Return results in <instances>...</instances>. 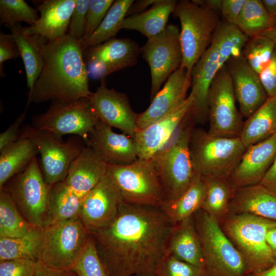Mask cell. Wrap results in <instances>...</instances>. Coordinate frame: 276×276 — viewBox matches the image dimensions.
Wrapping results in <instances>:
<instances>
[{"instance_id":"cell-32","label":"cell","mask_w":276,"mask_h":276,"mask_svg":"<svg viewBox=\"0 0 276 276\" xmlns=\"http://www.w3.org/2000/svg\"><path fill=\"white\" fill-rule=\"evenodd\" d=\"M205 192L203 179L195 173L189 187L181 195L175 200L165 201L160 207L175 225L201 209Z\"/></svg>"},{"instance_id":"cell-46","label":"cell","mask_w":276,"mask_h":276,"mask_svg":"<svg viewBox=\"0 0 276 276\" xmlns=\"http://www.w3.org/2000/svg\"><path fill=\"white\" fill-rule=\"evenodd\" d=\"M20 56L19 51L12 34L0 33V75L4 77L5 61Z\"/></svg>"},{"instance_id":"cell-33","label":"cell","mask_w":276,"mask_h":276,"mask_svg":"<svg viewBox=\"0 0 276 276\" xmlns=\"http://www.w3.org/2000/svg\"><path fill=\"white\" fill-rule=\"evenodd\" d=\"M43 238V229L36 227L19 237L0 238V261L15 259L38 261Z\"/></svg>"},{"instance_id":"cell-22","label":"cell","mask_w":276,"mask_h":276,"mask_svg":"<svg viewBox=\"0 0 276 276\" xmlns=\"http://www.w3.org/2000/svg\"><path fill=\"white\" fill-rule=\"evenodd\" d=\"M191 77L180 67L174 71L155 95L149 107L137 113V130L145 128L164 117L180 105L188 97Z\"/></svg>"},{"instance_id":"cell-56","label":"cell","mask_w":276,"mask_h":276,"mask_svg":"<svg viewBox=\"0 0 276 276\" xmlns=\"http://www.w3.org/2000/svg\"><path fill=\"white\" fill-rule=\"evenodd\" d=\"M250 276H276V262L267 269L260 272L251 273Z\"/></svg>"},{"instance_id":"cell-52","label":"cell","mask_w":276,"mask_h":276,"mask_svg":"<svg viewBox=\"0 0 276 276\" xmlns=\"http://www.w3.org/2000/svg\"><path fill=\"white\" fill-rule=\"evenodd\" d=\"M157 0H140L133 2L129 8L126 16L140 14L144 11L147 7L154 4Z\"/></svg>"},{"instance_id":"cell-25","label":"cell","mask_w":276,"mask_h":276,"mask_svg":"<svg viewBox=\"0 0 276 276\" xmlns=\"http://www.w3.org/2000/svg\"><path fill=\"white\" fill-rule=\"evenodd\" d=\"M77 0H44L36 5L40 16L29 27H24L30 35H38L49 41L65 36Z\"/></svg>"},{"instance_id":"cell-36","label":"cell","mask_w":276,"mask_h":276,"mask_svg":"<svg viewBox=\"0 0 276 276\" xmlns=\"http://www.w3.org/2000/svg\"><path fill=\"white\" fill-rule=\"evenodd\" d=\"M275 24L276 18L270 16L261 0H246L236 26L249 38L261 34Z\"/></svg>"},{"instance_id":"cell-7","label":"cell","mask_w":276,"mask_h":276,"mask_svg":"<svg viewBox=\"0 0 276 276\" xmlns=\"http://www.w3.org/2000/svg\"><path fill=\"white\" fill-rule=\"evenodd\" d=\"M208 276H243L244 261L236 247L220 228L219 223L202 210L194 215Z\"/></svg>"},{"instance_id":"cell-49","label":"cell","mask_w":276,"mask_h":276,"mask_svg":"<svg viewBox=\"0 0 276 276\" xmlns=\"http://www.w3.org/2000/svg\"><path fill=\"white\" fill-rule=\"evenodd\" d=\"M246 2V0H222L220 12L224 21L236 26L237 19Z\"/></svg>"},{"instance_id":"cell-15","label":"cell","mask_w":276,"mask_h":276,"mask_svg":"<svg viewBox=\"0 0 276 276\" xmlns=\"http://www.w3.org/2000/svg\"><path fill=\"white\" fill-rule=\"evenodd\" d=\"M141 48L129 38H111L83 50L89 78L102 79L111 73L133 66L137 62Z\"/></svg>"},{"instance_id":"cell-11","label":"cell","mask_w":276,"mask_h":276,"mask_svg":"<svg viewBox=\"0 0 276 276\" xmlns=\"http://www.w3.org/2000/svg\"><path fill=\"white\" fill-rule=\"evenodd\" d=\"M99 122L89 99L81 98L70 102L52 101L45 112L33 118L32 126L59 140L63 135L75 134L86 142Z\"/></svg>"},{"instance_id":"cell-18","label":"cell","mask_w":276,"mask_h":276,"mask_svg":"<svg viewBox=\"0 0 276 276\" xmlns=\"http://www.w3.org/2000/svg\"><path fill=\"white\" fill-rule=\"evenodd\" d=\"M225 65L232 80L240 114L248 119L266 102L268 96L259 75L242 53L231 57Z\"/></svg>"},{"instance_id":"cell-40","label":"cell","mask_w":276,"mask_h":276,"mask_svg":"<svg viewBox=\"0 0 276 276\" xmlns=\"http://www.w3.org/2000/svg\"><path fill=\"white\" fill-rule=\"evenodd\" d=\"M38 10L30 6L24 0H1L0 23L13 26L25 21L30 26L38 19Z\"/></svg>"},{"instance_id":"cell-12","label":"cell","mask_w":276,"mask_h":276,"mask_svg":"<svg viewBox=\"0 0 276 276\" xmlns=\"http://www.w3.org/2000/svg\"><path fill=\"white\" fill-rule=\"evenodd\" d=\"M236 100L232 80L225 64L213 79L208 94L210 123L208 132L210 135L223 137L239 136L244 123L236 107Z\"/></svg>"},{"instance_id":"cell-35","label":"cell","mask_w":276,"mask_h":276,"mask_svg":"<svg viewBox=\"0 0 276 276\" xmlns=\"http://www.w3.org/2000/svg\"><path fill=\"white\" fill-rule=\"evenodd\" d=\"M206 192L201 210L215 218L219 223L229 214V204L234 190L228 180L203 179Z\"/></svg>"},{"instance_id":"cell-41","label":"cell","mask_w":276,"mask_h":276,"mask_svg":"<svg viewBox=\"0 0 276 276\" xmlns=\"http://www.w3.org/2000/svg\"><path fill=\"white\" fill-rule=\"evenodd\" d=\"M72 270L78 276H109L99 256L91 235Z\"/></svg>"},{"instance_id":"cell-5","label":"cell","mask_w":276,"mask_h":276,"mask_svg":"<svg viewBox=\"0 0 276 276\" xmlns=\"http://www.w3.org/2000/svg\"><path fill=\"white\" fill-rule=\"evenodd\" d=\"M275 222L246 213L228 214L223 220L222 229L241 254L247 272H260L276 262L266 238Z\"/></svg>"},{"instance_id":"cell-43","label":"cell","mask_w":276,"mask_h":276,"mask_svg":"<svg viewBox=\"0 0 276 276\" xmlns=\"http://www.w3.org/2000/svg\"><path fill=\"white\" fill-rule=\"evenodd\" d=\"M113 2V0H90L84 34L79 41L82 47L99 27Z\"/></svg>"},{"instance_id":"cell-54","label":"cell","mask_w":276,"mask_h":276,"mask_svg":"<svg viewBox=\"0 0 276 276\" xmlns=\"http://www.w3.org/2000/svg\"><path fill=\"white\" fill-rule=\"evenodd\" d=\"M193 1L217 13L220 12L222 0H193Z\"/></svg>"},{"instance_id":"cell-48","label":"cell","mask_w":276,"mask_h":276,"mask_svg":"<svg viewBox=\"0 0 276 276\" xmlns=\"http://www.w3.org/2000/svg\"><path fill=\"white\" fill-rule=\"evenodd\" d=\"M26 110L17 118L15 121L0 134V150L17 141L20 138L21 125L26 118Z\"/></svg>"},{"instance_id":"cell-24","label":"cell","mask_w":276,"mask_h":276,"mask_svg":"<svg viewBox=\"0 0 276 276\" xmlns=\"http://www.w3.org/2000/svg\"><path fill=\"white\" fill-rule=\"evenodd\" d=\"M107 166L102 157L87 145L72 163L64 182L82 199L106 175Z\"/></svg>"},{"instance_id":"cell-13","label":"cell","mask_w":276,"mask_h":276,"mask_svg":"<svg viewBox=\"0 0 276 276\" xmlns=\"http://www.w3.org/2000/svg\"><path fill=\"white\" fill-rule=\"evenodd\" d=\"M20 137L30 139L36 144L41 156L43 175L50 186L65 179L72 163L83 147L74 139L61 142L51 133L32 125L24 126Z\"/></svg>"},{"instance_id":"cell-27","label":"cell","mask_w":276,"mask_h":276,"mask_svg":"<svg viewBox=\"0 0 276 276\" xmlns=\"http://www.w3.org/2000/svg\"><path fill=\"white\" fill-rule=\"evenodd\" d=\"M194 215L173 226L166 254L204 269L202 248Z\"/></svg>"},{"instance_id":"cell-6","label":"cell","mask_w":276,"mask_h":276,"mask_svg":"<svg viewBox=\"0 0 276 276\" xmlns=\"http://www.w3.org/2000/svg\"><path fill=\"white\" fill-rule=\"evenodd\" d=\"M173 14L179 19L181 26L182 59L180 67L191 76L194 66L210 45L221 21L218 13L193 1L177 2Z\"/></svg>"},{"instance_id":"cell-39","label":"cell","mask_w":276,"mask_h":276,"mask_svg":"<svg viewBox=\"0 0 276 276\" xmlns=\"http://www.w3.org/2000/svg\"><path fill=\"white\" fill-rule=\"evenodd\" d=\"M275 45L268 37L259 35L248 38L241 53L250 66L259 75L269 61Z\"/></svg>"},{"instance_id":"cell-16","label":"cell","mask_w":276,"mask_h":276,"mask_svg":"<svg viewBox=\"0 0 276 276\" xmlns=\"http://www.w3.org/2000/svg\"><path fill=\"white\" fill-rule=\"evenodd\" d=\"M89 99L100 122L133 138L137 131V113L132 110L126 94L108 88L104 78Z\"/></svg>"},{"instance_id":"cell-23","label":"cell","mask_w":276,"mask_h":276,"mask_svg":"<svg viewBox=\"0 0 276 276\" xmlns=\"http://www.w3.org/2000/svg\"><path fill=\"white\" fill-rule=\"evenodd\" d=\"M86 143L108 164L127 165L138 159L137 151L133 138L124 133L114 132L111 127L100 121Z\"/></svg>"},{"instance_id":"cell-55","label":"cell","mask_w":276,"mask_h":276,"mask_svg":"<svg viewBox=\"0 0 276 276\" xmlns=\"http://www.w3.org/2000/svg\"><path fill=\"white\" fill-rule=\"evenodd\" d=\"M261 1L270 16L276 18V0H261Z\"/></svg>"},{"instance_id":"cell-57","label":"cell","mask_w":276,"mask_h":276,"mask_svg":"<svg viewBox=\"0 0 276 276\" xmlns=\"http://www.w3.org/2000/svg\"><path fill=\"white\" fill-rule=\"evenodd\" d=\"M260 35L268 37L276 44V24L273 27Z\"/></svg>"},{"instance_id":"cell-4","label":"cell","mask_w":276,"mask_h":276,"mask_svg":"<svg viewBox=\"0 0 276 276\" xmlns=\"http://www.w3.org/2000/svg\"><path fill=\"white\" fill-rule=\"evenodd\" d=\"M189 147L195 173L203 179L226 180L247 149L239 137L214 136L200 128L194 129Z\"/></svg>"},{"instance_id":"cell-17","label":"cell","mask_w":276,"mask_h":276,"mask_svg":"<svg viewBox=\"0 0 276 276\" xmlns=\"http://www.w3.org/2000/svg\"><path fill=\"white\" fill-rule=\"evenodd\" d=\"M220 54L218 37L215 31L210 45L191 72V93L194 98L191 110L196 124H204L208 120L209 88L218 72L228 60Z\"/></svg>"},{"instance_id":"cell-53","label":"cell","mask_w":276,"mask_h":276,"mask_svg":"<svg viewBox=\"0 0 276 276\" xmlns=\"http://www.w3.org/2000/svg\"><path fill=\"white\" fill-rule=\"evenodd\" d=\"M266 238L268 246L276 257V221L268 229Z\"/></svg>"},{"instance_id":"cell-19","label":"cell","mask_w":276,"mask_h":276,"mask_svg":"<svg viewBox=\"0 0 276 276\" xmlns=\"http://www.w3.org/2000/svg\"><path fill=\"white\" fill-rule=\"evenodd\" d=\"M194 99L193 94L190 93L171 112L145 128L137 131L133 139L136 145L139 159H150L170 140L191 110Z\"/></svg>"},{"instance_id":"cell-26","label":"cell","mask_w":276,"mask_h":276,"mask_svg":"<svg viewBox=\"0 0 276 276\" xmlns=\"http://www.w3.org/2000/svg\"><path fill=\"white\" fill-rule=\"evenodd\" d=\"M229 212L249 214L276 221V193L259 183L235 189Z\"/></svg>"},{"instance_id":"cell-38","label":"cell","mask_w":276,"mask_h":276,"mask_svg":"<svg viewBox=\"0 0 276 276\" xmlns=\"http://www.w3.org/2000/svg\"><path fill=\"white\" fill-rule=\"evenodd\" d=\"M133 2V0L114 1L99 27L82 45L83 50L114 38L121 30V23Z\"/></svg>"},{"instance_id":"cell-29","label":"cell","mask_w":276,"mask_h":276,"mask_svg":"<svg viewBox=\"0 0 276 276\" xmlns=\"http://www.w3.org/2000/svg\"><path fill=\"white\" fill-rule=\"evenodd\" d=\"M6 27L11 30L18 48L25 65L27 87L30 93L43 68L41 47L45 39L38 35L26 33L19 23Z\"/></svg>"},{"instance_id":"cell-34","label":"cell","mask_w":276,"mask_h":276,"mask_svg":"<svg viewBox=\"0 0 276 276\" xmlns=\"http://www.w3.org/2000/svg\"><path fill=\"white\" fill-rule=\"evenodd\" d=\"M82 200L67 187L64 180L53 185L50 190L46 226L79 217Z\"/></svg>"},{"instance_id":"cell-21","label":"cell","mask_w":276,"mask_h":276,"mask_svg":"<svg viewBox=\"0 0 276 276\" xmlns=\"http://www.w3.org/2000/svg\"><path fill=\"white\" fill-rule=\"evenodd\" d=\"M276 155V133L248 147L230 175L228 181L234 189L259 184Z\"/></svg>"},{"instance_id":"cell-30","label":"cell","mask_w":276,"mask_h":276,"mask_svg":"<svg viewBox=\"0 0 276 276\" xmlns=\"http://www.w3.org/2000/svg\"><path fill=\"white\" fill-rule=\"evenodd\" d=\"M0 152V189L11 178L22 171L39 153L34 142L22 137Z\"/></svg>"},{"instance_id":"cell-10","label":"cell","mask_w":276,"mask_h":276,"mask_svg":"<svg viewBox=\"0 0 276 276\" xmlns=\"http://www.w3.org/2000/svg\"><path fill=\"white\" fill-rule=\"evenodd\" d=\"M90 236L79 217L48 225L39 260L51 268L72 269Z\"/></svg>"},{"instance_id":"cell-37","label":"cell","mask_w":276,"mask_h":276,"mask_svg":"<svg viewBox=\"0 0 276 276\" xmlns=\"http://www.w3.org/2000/svg\"><path fill=\"white\" fill-rule=\"evenodd\" d=\"M34 227L22 217L8 191L0 189V238H16Z\"/></svg>"},{"instance_id":"cell-2","label":"cell","mask_w":276,"mask_h":276,"mask_svg":"<svg viewBox=\"0 0 276 276\" xmlns=\"http://www.w3.org/2000/svg\"><path fill=\"white\" fill-rule=\"evenodd\" d=\"M43 66L27 106L55 100L73 101L89 98L88 76L79 40L68 34L54 41L45 39L41 47Z\"/></svg>"},{"instance_id":"cell-8","label":"cell","mask_w":276,"mask_h":276,"mask_svg":"<svg viewBox=\"0 0 276 276\" xmlns=\"http://www.w3.org/2000/svg\"><path fill=\"white\" fill-rule=\"evenodd\" d=\"M107 175L125 202L161 206L166 201L157 173L150 159L124 165L108 164Z\"/></svg>"},{"instance_id":"cell-51","label":"cell","mask_w":276,"mask_h":276,"mask_svg":"<svg viewBox=\"0 0 276 276\" xmlns=\"http://www.w3.org/2000/svg\"><path fill=\"white\" fill-rule=\"evenodd\" d=\"M259 184L276 193V155Z\"/></svg>"},{"instance_id":"cell-42","label":"cell","mask_w":276,"mask_h":276,"mask_svg":"<svg viewBox=\"0 0 276 276\" xmlns=\"http://www.w3.org/2000/svg\"><path fill=\"white\" fill-rule=\"evenodd\" d=\"M156 276H208L204 269L166 254L159 262Z\"/></svg>"},{"instance_id":"cell-9","label":"cell","mask_w":276,"mask_h":276,"mask_svg":"<svg viewBox=\"0 0 276 276\" xmlns=\"http://www.w3.org/2000/svg\"><path fill=\"white\" fill-rule=\"evenodd\" d=\"M6 183L7 186L3 188L8 191L24 219L33 227L43 229L49 218L52 186L46 182L36 157Z\"/></svg>"},{"instance_id":"cell-14","label":"cell","mask_w":276,"mask_h":276,"mask_svg":"<svg viewBox=\"0 0 276 276\" xmlns=\"http://www.w3.org/2000/svg\"><path fill=\"white\" fill-rule=\"evenodd\" d=\"M179 35L180 30L177 26L167 25L161 33L148 38L141 48L143 57L150 70V101L181 65L182 55Z\"/></svg>"},{"instance_id":"cell-47","label":"cell","mask_w":276,"mask_h":276,"mask_svg":"<svg viewBox=\"0 0 276 276\" xmlns=\"http://www.w3.org/2000/svg\"><path fill=\"white\" fill-rule=\"evenodd\" d=\"M259 77L268 97L276 96V45L269 61Z\"/></svg>"},{"instance_id":"cell-28","label":"cell","mask_w":276,"mask_h":276,"mask_svg":"<svg viewBox=\"0 0 276 276\" xmlns=\"http://www.w3.org/2000/svg\"><path fill=\"white\" fill-rule=\"evenodd\" d=\"M175 0H157L151 8L136 15L126 16L120 29L137 31L147 38L161 33L167 26L169 17L177 3Z\"/></svg>"},{"instance_id":"cell-45","label":"cell","mask_w":276,"mask_h":276,"mask_svg":"<svg viewBox=\"0 0 276 276\" xmlns=\"http://www.w3.org/2000/svg\"><path fill=\"white\" fill-rule=\"evenodd\" d=\"M90 0H77L69 25L67 34L80 40L84 34Z\"/></svg>"},{"instance_id":"cell-20","label":"cell","mask_w":276,"mask_h":276,"mask_svg":"<svg viewBox=\"0 0 276 276\" xmlns=\"http://www.w3.org/2000/svg\"><path fill=\"white\" fill-rule=\"evenodd\" d=\"M123 201L106 174L82 198L79 218L89 231L101 228L116 217Z\"/></svg>"},{"instance_id":"cell-3","label":"cell","mask_w":276,"mask_h":276,"mask_svg":"<svg viewBox=\"0 0 276 276\" xmlns=\"http://www.w3.org/2000/svg\"><path fill=\"white\" fill-rule=\"evenodd\" d=\"M195 124L191 110L170 140L150 159L162 185L166 201L178 198L193 180L195 172L189 145Z\"/></svg>"},{"instance_id":"cell-31","label":"cell","mask_w":276,"mask_h":276,"mask_svg":"<svg viewBox=\"0 0 276 276\" xmlns=\"http://www.w3.org/2000/svg\"><path fill=\"white\" fill-rule=\"evenodd\" d=\"M276 133V96L266 102L243 123L239 138L247 148Z\"/></svg>"},{"instance_id":"cell-1","label":"cell","mask_w":276,"mask_h":276,"mask_svg":"<svg viewBox=\"0 0 276 276\" xmlns=\"http://www.w3.org/2000/svg\"><path fill=\"white\" fill-rule=\"evenodd\" d=\"M173 226L160 206L123 201L109 223L89 231L109 276H156Z\"/></svg>"},{"instance_id":"cell-50","label":"cell","mask_w":276,"mask_h":276,"mask_svg":"<svg viewBox=\"0 0 276 276\" xmlns=\"http://www.w3.org/2000/svg\"><path fill=\"white\" fill-rule=\"evenodd\" d=\"M34 276H78L72 269H59L45 265L38 260Z\"/></svg>"},{"instance_id":"cell-44","label":"cell","mask_w":276,"mask_h":276,"mask_svg":"<svg viewBox=\"0 0 276 276\" xmlns=\"http://www.w3.org/2000/svg\"><path fill=\"white\" fill-rule=\"evenodd\" d=\"M37 262L26 259L0 261V276H34Z\"/></svg>"}]
</instances>
